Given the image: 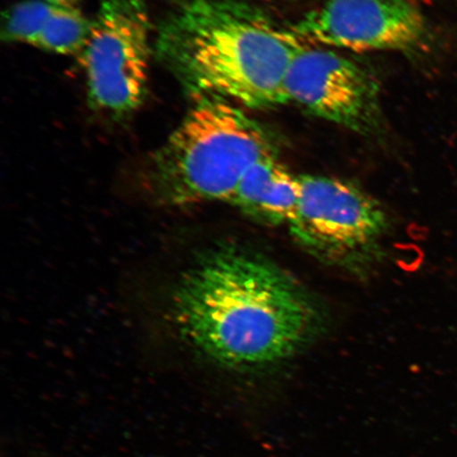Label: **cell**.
I'll list each match as a JSON object with an SVG mask.
<instances>
[{
    "instance_id": "1",
    "label": "cell",
    "mask_w": 457,
    "mask_h": 457,
    "mask_svg": "<svg viewBox=\"0 0 457 457\" xmlns=\"http://www.w3.org/2000/svg\"><path fill=\"white\" fill-rule=\"evenodd\" d=\"M173 316L182 338L233 369L293 356L316 324L311 301L288 274L236 249L216 251L188 270L175 291Z\"/></svg>"
},
{
    "instance_id": "2",
    "label": "cell",
    "mask_w": 457,
    "mask_h": 457,
    "mask_svg": "<svg viewBox=\"0 0 457 457\" xmlns=\"http://www.w3.org/2000/svg\"><path fill=\"white\" fill-rule=\"evenodd\" d=\"M302 39L238 0H187L160 27L156 54L194 99L253 110L288 103L285 83Z\"/></svg>"
},
{
    "instance_id": "3",
    "label": "cell",
    "mask_w": 457,
    "mask_h": 457,
    "mask_svg": "<svg viewBox=\"0 0 457 457\" xmlns=\"http://www.w3.org/2000/svg\"><path fill=\"white\" fill-rule=\"evenodd\" d=\"M277 156L272 137L237 104L200 96L154 154L147 185L167 205L231 202L245 171Z\"/></svg>"
},
{
    "instance_id": "4",
    "label": "cell",
    "mask_w": 457,
    "mask_h": 457,
    "mask_svg": "<svg viewBox=\"0 0 457 457\" xmlns=\"http://www.w3.org/2000/svg\"><path fill=\"white\" fill-rule=\"evenodd\" d=\"M151 54L145 0H103L79 55L91 108L113 119L138 110L147 93Z\"/></svg>"
},
{
    "instance_id": "5",
    "label": "cell",
    "mask_w": 457,
    "mask_h": 457,
    "mask_svg": "<svg viewBox=\"0 0 457 457\" xmlns=\"http://www.w3.org/2000/svg\"><path fill=\"white\" fill-rule=\"evenodd\" d=\"M287 101L363 136L384 128L380 88L371 73L334 51L303 46L285 83Z\"/></svg>"
},
{
    "instance_id": "6",
    "label": "cell",
    "mask_w": 457,
    "mask_h": 457,
    "mask_svg": "<svg viewBox=\"0 0 457 457\" xmlns=\"http://www.w3.org/2000/svg\"><path fill=\"white\" fill-rule=\"evenodd\" d=\"M300 186L290 231L313 254L339 259L360 253L384 234L387 220L380 204L352 182L303 175Z\"/></svg>"
},
{
    "instance_id": "7",
    "label": "cell",
    "mask_w": 457,
    "mask_h": 457,
    "mask_svg": "<svg viewBox=\"0 0 457 457\" xmlns=\"http://www.w3.org/2000/svg\"><path fill=\"white\" fill-rule=\"evenodd\" d=\"M291 30L302 41L357 53L407 51L421 42L426 21L411 0H328Z\"/></svg>"
},
{
    "instance_id": "8",
    "label": "cell",
    "mask_w": 457,
    "mask_h": 457,
    "mask_svg": "<svg viewBox=\"0 0 457 457\" xmlns=\"http://www.w3.org/2000/svg\"><path fill=\"white\" fill-rule=\"evenodd\" d=\"M300 190V176L290 173L277 156H268L245 171L230 203L261 224L278 226L293 219Z\"/></svg>"
},
{
    "instance_id": "9",
    "label": "cell",
    "mask_w": 457,
    "mask_h": 457,
    "mask_svg": "<svg viewBox=\"0 0 457 457\" xmlns=\"http://www.w3.org/2000/svg\"><path fill=\"white\" fill-rule=\"evenodd\" d=\"M90 21L79 8L55 7L34 47L62 55H79L87 44Z\"/></svg>"
},
{
    "instance_id": "10",
    "label": "cell",
    "mask_w": 457,
    "mask_h": 457,
    "mask_svg": "<svg viewBox=\"0 0 457 457\" xmlns=\"http://www.w3.org/2000/svg\"><path fill=\"white\" fill-rule=\"evenodd\" d=\"M55 7L44 0H26L14 4L4 14L3 41L36 46Z\"/></svg>"
},
{
    "instance_id": "11",
    "label": "cell",
    "mask_w": 457,
    "mask_h": 457,
    "mask_svg": "<svg viewBox=\"0 0 457 457\" xmlns=\"http://www.w3.org/2000/svg\"><path fill=\"white\" fill-rule=\"evenodd\" d=\"M44 2L61 8H79V0H44Z\"/></svg>"
},
{
    "instance_id": "12",
    "label": "cell",
    "mask_w": 457,
    "mask_h": 457,
    "mask_svg": "<svg viewBox=\"0 0 457 457\" xmlns=\"http://www.w3.org/2000/svg\"><path fill=\"white\" fill-rule=\"evenodd\" d=\"M185 2H187V0H185Z\"/></svg>"
}]
</instances>
